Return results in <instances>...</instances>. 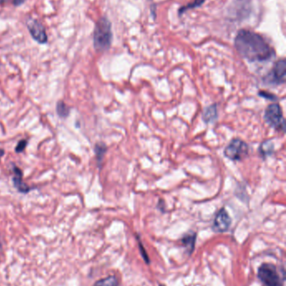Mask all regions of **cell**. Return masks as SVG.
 I'll list each match as a JSON object with an SVG mask.
<instances>
[{
	"label": "cell",
	"mask_w": 286,
	"mask_h": 286,
	"mask_svg": "<svg viewBox=\"0 0 286 286\" xmlns=\"http://www.w3.org/2000/svg\"><path fill=\"white\" fill-rule=\"evenodd\" d=\"M235 47L240 55L251 62H263L275 56V50L267 41L250 30L238 31L235 38Z\"/></svg>",
	"instance_id": "1"
},
{
	"label": "cell",
	"mask_w": 286,
	"mask_h": 286,
	"mask_svg": "<svg viewBox=\"0 0 286 286\" xmlns=\"http://www.w3.org/2000/svg\"><path fill=\"white\" fill-rule=\"evenodd\" d=\"M113 34L111 23L106 17H103L96 24L93 34L94 48L98 52L108 50L112 43Z\"/></svg>",
	"instance_id": "2"
},
{
	"label": "cell",
	"mask_w": 286,
	"mask_h": 286,
	"mask_svg": "<svg viewBox=\"0 0 286 286\" xmlns=\"http://www.w3.org/2000/svg\"><path fill=\"white\" fill-rule=\"evenodd\" d=\"M265 120L266 124L277 132H286V121L281 105L278 103H272L265 109Z\"/></svg>",
	"instance_id": "3"
},
{
	"label": "cell",
	"mask_w": 286,
	"mask_h": 286,
	"mask_svg": "<svg viewBox=\"0 0 286 286\" xmlns=\"http://www.w3.org/2000/svg\"><path fill=\"white\" fill-rule=\"evenodd\" d=\"M259 280L266 286H283L278 270L272 264H263L258 270Z\"/></svg>",
	"instance_id": "4"
},
{
	"label": "cell",
	"mask_w": 286,
	"mask_h": 286,
	"mask_svg": "<svg viewBox=\"0 0 286 286\" xmlns=\"http://www.w3.org/2000/svg\"><path fill=\"white\" fill-rule=\"evenodd\" d=\"M286 62L285 59H281L276 63L272 70L264 78V83L270 87H277L286 83Z\"/></svg>",
	"instance_id": "5"
},
{
	"label": "cell",
	"mask_w": 286,
	"mask_h": 286,
	"mask_svg": "<svg viewBox=\"0 0 286 286\" xmlns=\"http://www.w3.org/2000/svg\"><path fill=\"white\" fill-rule=\"evenodd\" d=\"M248 144L238 138L232 139L224 150L227 158L232 161H240L248 155Z\"/></svg>",
	"instance_id": "6"
},
{
	"label": "cell",
	"mask_w": 286,
	"mask_h": 286,
	"mask_svg": "<svg viewBox=\"0 0 286 286\" xmlns=\"http://www.w3.org/2000/svg\"><path fill=\"white\" fill-rule=\"evenodd\" d=\"M27 28L33 39L38 43L46 44L48 41L46 29L37 19H27Z\"/></svg>",
	"instance_id": "7"
},
{
	"label": "cell",
	"mask_w": 286,
	"mask_h": 286,
	"mask_svg": "<svg viewBox=\"0 0 286 286\" xmlns=\"http://www.w3.org/2000/svg\"><path fill=\"white\" fill-rule=\"evenodd\" d=\"M232 223V219L229 216L228 211L222 208L218 211L213 222V230L214 232L224 233L229 230Z\"/></svg>",
	"instance_id": "8"
},
{
	"label": "cell",
	"mask_w": 286,
	"mask_h": 286,
	"mask_svg": "<svg viewBox=\"0 0 286 286\" xmlns=\"http://www.w3.org/2000/svg\"><path fill=\"white\" fill-rule=\"evenodd\" d=\"M14 178L13 181H14V187L19 190V192H23V193L30 192V188L22 180V171L19 168L14 167Z\"/></svg>",
	"instance_id": "9"
},
{
	"label": "cell",
	"mask_w": 286,
	"mask_h": 286,
	"mask_svg": "<svg viewBox=\"0 0 286 286\" xmlns=\"http://www.w3.org/2000/svg\"><path fill=\"white\" fill-rule=\"evenodd\" d=\"M218 107L216 104L209 105L207 106V108L205 109L202 114V119L206 123H211V122H215L216 120L218 119Z\"/></svg>",
	"instance_id": "10"
},
{
	"label": "cell",
	"mask_w": 286,
	"mask_h": 286,
	"mask_svg": "<svg viewBox=\"0 0 286 286\" xmlns=\"http://www.w3.org/2000/svg\"><path fill=\"white\" fill-rule=\"evenodd\" d=\"M274 151H275V145L271 140L263 142L259 147V152L263 157H267L272 155Z\"/></svg>",
	"instance_id": "11"
},
{
	"label": "cell",
	"mask_w": 286,
	"mask_h": 286,
	"mask_svg": "<svg viewBox=\"0 0 286 286\" xmlns=\"http://www.w3.org/2000/svg\"><path fill=\"white\" fill-rule=\"evenodd\" d=\"M94 286H118V281L116 276H109L96 282Z\"/></svg>",
	"instance_id": "12"
},
{
	"label": "cell",
	"mask_w": 286,
	"mask_h": 286,
	"mask_svg": "<svg viewBox=\"0 0 286 286\" xmlns=\"http://www.w3.org/2000/svg\"><path fill=\"white\" fill-rule=\"evenodd\" d=\"M196 235L195 233H191L190 235H185V237L183 238L182 243L186 248H189V252L191 253L193 251L194 244L196 242Z\"/></svg>",
	"instance_id": "13"
},
{
	"label": "cell",
	"mask_w": 286,
	"mask_h": 286,
	"mask_svg": "<svg viewBox=\"0 0 286 286\" xmlns=\"http://www.w3.org/2000/svg\"><path fill=\"white\" fill-rule=\"evenodd\" d=\"M107 151V146L103 144V143H98L95 146V152L96 156H97V159H98V162L100 164L102 161H103V158H104V156L106 153Z\"/></svg>",
	"instance_id": "14"
},
{
	"label": "cell",
	"mask_w": 286,
	"mask_h": 286,
	"mask_svg": "<svg viewBox=\"0 0 286 286\" xmlns=\"http://www.w3.org/2000/svg\"><path fill=\"white\" fill-rule=\"evenodd\" d=\"M57 112L58 116L61 117V118H65L68 116L70 111L67 107V105H65L63 101H59L57 105Z\"/></svg>",
	"instance_id": "15"
},
{
	"label": "cell",
	"mask_w": 286,
	"mask_h": 286,
	"mask_svg": "<svg viewBox=\"0 0 286 286\" xmlns=\"http://www.w3.org/2000/svg\"><path fill=\"white\" fill-rule=\"evenodd\" d=\"M204 2L205 0H195L193 3H189V4L185 6V7H182V8H180V10H179V13H180V14H183L185 11L188 10V9L196 8V7H200Z\"/></svg>",
	"instance_id": "16"
},
{
	"label": "cell",
	"mask_w": 286,
	"mask_h": 286,
	"mask_svg": "<svg viewBox=\"0 0 286 286\" xmlns=\"http://www.w3.org/2000/svg\"><path fill=\"white\" fill-rule=\"evenodd\" d=\"M259 95L260 97L265 98L267 100H273V101H276V100H278V98L276 97V95L268 92H259Z\"/></svg>",
	"instance_id": "17"
},
{
	"label": "cell",
	"mask_w": 286,
	"mask_h": 286,
	"mask_svg": "<svg viewBox=\"0 0 286 286\" xmlns=\"http://www.w3.org/2000/svg\"><path fill=\"white\" fill-rule=\"evenodd\" d=\"M26 145H27V141H20V142H19V143H18V145H17L16 148H15V151H16L17 153L22 152V151L25 150V147H26Z\"/></svg>",
	"instance_id": "18"
},
{
	"label": "cell",
	"mask_w": 286,
	"mask_h": 286,
	"mask_svg": "<svg viewBox=\"0 0 286 286\" xmlns=\"http://www.w3.org/2000/svg\"><path fill=\"white\" fill-rule=\"evenodd\" d=\"M26 0H0V5L3 4V3H7V2H11L14 6H19L25 3Z\"/></svg>",
	"instance_id": "19"
},
{
	"label": "cell",
	"mask_w": 286,
	"mask_h": 286,
	"mask_svg": "<svg viewBox=\"0 0 286 286\" xmlns=\"http://www.w3.org/2000/svg\"><path fill=\"white\" fill-rule=\"evenodd\" d=\"M3 155H4V151H3V149H0V160H1Z\"/></svg>",
	"instance_id": "20"
}]
</instances>
